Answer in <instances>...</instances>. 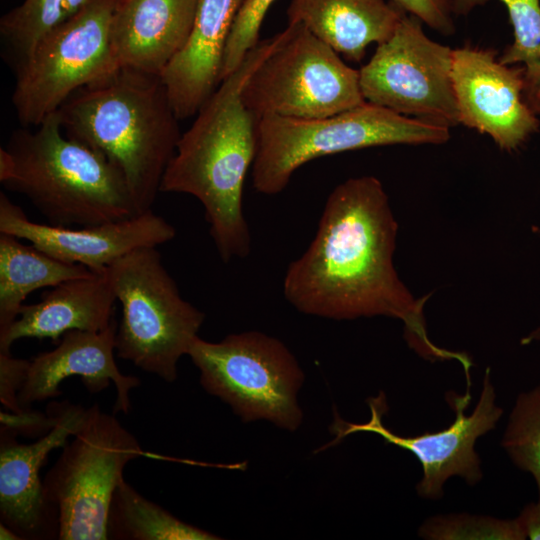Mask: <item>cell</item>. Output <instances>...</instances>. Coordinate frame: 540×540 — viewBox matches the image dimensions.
<instances>
[{
	"label": "cell",
	"instance_id": "obj_17",
	"mask_svg": "<svg viewBox=\"0 0 540 540\" xmlns=\"http://www.w3.org/2000/svg\"><path fill=\"white\" fill-rule=\"evenodd\" d=\"M197 0H119L110 41L120 67L161 75L187 43Z\"/></svg>",
	"mask_w": 540,
	"mask_h": 540
},
{
	"label": "cell",
	"instance_id": "obj_30",
	"mask_svg": "<svg viewBox=\"0 0 540 540\" xmlns=\"http://www.w3.org/2000/svg\"><path fill=\"white\" fill-rule=\"evenodd\" d=\"M518 520L524 529L526 538L540 540V502L527 504Z\"/></svg>",
	"mask_w": 540,
	"mask_h": 540
},
{
	"label": "cell",
	"instance_id": "obj_15",
	"mask_svg": "<svg viewBox=\"0 0 540 540\" xmlns=\"http://www.w3.org/2000/svg\"><path fill=\"white\" fill-rule=\"evenodd\" d=\"M48 409L54 415V425L32 443H18L16 434L1 428L0 518L21 539L57 538L40 469L52 450L63 447L79 431L88 410L69 401L52 402Z\"/></svg>",
	"mask_w": 540,
	"mask_h": 540
},
{
	"label": "cell",
	"instance_id": "obj_13",
	"mask_svg": "<svg viewBox=\"0 0 540 540\" xmlns=\"http://www.w3.org/2000/svg\"><path fill=\"white\" fill-rule=\"evenodd\" d=\"M452 78L460 123L488 134L503 150L520 147L540 125L524 100V70L491 50H453Z\"/></svg>",
	"mask_w": 540,
	"mask_h": 540
},
{
	"label": "cell",
	"instance_id": "obj_25",
	"mask_svg": "<svg viewBox=\"0 0 540 540\" xmlns=\"http://www.w3.org/2000/svg\"><path fill=\"white\" fill-rule=\"evenodd\" d=\"M501 445L518 468L532 475L540 502V384L517 397Z\"/></svg>",
	"mask_w": 540,
	"mask_h": 540
},
{
	"label": "cell",
	"instance_id": "obj_6",
	"mask_svg": "<svg viewBox=\"0 0 540 540\" xmlns=\"http://www.w3.org/2000/svg\"><path fill=\"white\" fill-rule=\"evenodd\" d=\"M105 272L122 308L118 357L174 382L177 363L198 337L205 314L181 296L156 247L131 251Z\"/></svg>",
	"mask_w": 540,
	"mask_h": 540
},
{
	"label": "cell",
	"instance_id": "obj_5",
	"mask_svg": "<svg viewBox=\"0 0 540 540\" xmlns=\"http://www.w3.org/2000/svg\"><path fill=\"white\" fill-rule=\"evenodd\" d=\"M449 138L448 126L369 102L323 118L267 116L257 122L252 185L261 194L275 195L298 168L322 156L375 146L442 144Z\"/></svg>",
	"mask_w": 540,
	"mask_h": 540
},
{
	"label": "cell",
	"instance_id": "obj_10",
	"mask_svg": "<svg viewBox=\"0 0 540 540\" xmlns=\"http://www.w3.org/2000/svg\"><path fill=\"white\" fill-rule=\"evenodd\" d=\"M118 1L87 0L14 71L12 103L22 127L38 126L75 91L120 68L110 41Z\"/></svg>",
	"mask_w": 540,
	"mask_h": 540
},
{
	"label": "cell",
	"instance_id": "obj_18",
	"mask_svg": "<svg viewBox=\"0 0 540 540\" xmlns=\"http://www.w3.org/2000/svg\"><path fill=\"white\" fill-rule=\"evenodd\" d=\"M243 0H197L183 49L161 77L179 120L197 114L221 82L223 55Z\"/></svg>",
	"mask_w": 540,
	"mask_h": 540
},
{
	"label": "cell",
	"instance_id": "obj_21",
	"mask_svg": "<svg viewBox=\"0 0 540 540\" xmlns=\"http://www.w3.org/2000/svg\"><path fill=\"white\" fill-rule=\"evenodd\" d=\"M96 272L56 259L32 244L0 233V337L17 319L26 297L44 287L92 276Z\"/></svg>",
	"mask_w": 540,
	"mask_h": 540
},
{
	"label": "cell",
	"instance_id": "obj_27",
	"mask_svg": "<svg viewBox=\"0 0 540 540\" xmlns=\"http://www.w3.org/2000/svg\"><path fill=\"white\" fill-rule=\"evenodd\" d=\"M275 0H243L231 28L222 61L221 81L234 72L259 40L264 17Z\"/></svg>",
	"mask_w": 540,
	"mask_h": 540
},
{
	"label": "cell",
	"instance_id": "obj_7",
	"mask_svg": "<svg viewBox=\"0 0 540 540\" xmlns=\"http://www.w3.org/2000/svg\"><path fill=\"white\" fill-rule=\"evenodd\" d=\"M143 455L135 438L97 404L43 480L44 498L60 540H106L114 493L125 466Z\"/></svg>",
	"mask_w": 540,
	"mask_h": 540
},
{
	"label": "cell",
	"instance_id": "obj_8",
	"mask_svg": "<svg viewBox=\"0 0 540 540\" xmlns=\"http://www.w3.org/2000/svg\"><path fill=\"white\" fill-rule=\"evenodd\" d=\"M187 355L200 371L202 387L243 422L265 419L289 431L300 426L297 394L304 374L277 338L257 331L230 334L220 342L198 336Z\"/></svg>",
	"mask_w": 540,
	"mask_h": 540
},
{
	"label": "cell",
	"instance_id": "obj_4",
	"mask_svg": "<svg viewBox=\"0 0 540 540\" xmlns=\"http://www.w3.org/2000/svg\"><path fill=\"white\" fill-rule=\"evenodd\" d=\"M0 182L27 197L55 226H93L139 213L122 172L66 136L55 113L15 130L0 149Z\"/></svg>",
	"mask_w": 540,
	"mask_h": 540
},
{
	"label": "cell",
	"instance_id": "obj_24",
	"mask_svg": "<svg viewBox=\"0 0 540 540\" xmlns=\"http://www.w3.org/2000/svg\"><path fill=\"white\" fill-rule=\"evenodd\" d=\"M87 0H24L0 20L5 60L15 71L37 43L58 25L76 14Z\"/></svg>",
	"mask_w": 540,
	"mask_h": 540
},
{
	"label": "cell",
	"instance_id": "obj_20",
	"mask_svg": "<svg viewBox=\"0 0 540 540\" xmlns=\"http://www.w3.org/2000/svg\"><path fill=\"white\" fill-rule=\"evenodd\" d=\"M405 14L386 0H292L287 9L288 25L302 24L352 62L388 40Z\"/></svg>",
	"mask_w": 540,
	"mask_h": 540
},
{
	"label": "cell",
	"instance_id": "obj_9",
	"mask_svg": "<svg viewBox=\"0 0 540 540\" xmlns=\"http://www.w3.org/2000/svg\"><path fill=\"white\" fill-rule=\"evenodd\" d=\"M242 100L257 121L323 118L366 102L359 70L302 24L283 30L280 43L248 78Z\"/></svg>",
	"mask_w": 540,
	"mask_h": 540
},
{
	"label": "cell",
	"instance_id": "obj_1",
	"mask_svg": "<svg viewBox=\"0 0 540 540\" xmlns=\"http://www.w3.org/2000/svg\"><path fill=\"white\" fill-rule=\"evenodd\" d=\"M398 224L382 183L374 176L345 180L329 194L316 234L287 268L283 294L299 312L333 320L387 316L400 319L405 338L428 359L470 360L428 337L424 305L393 264Z\"/></svg>",
	"mask_w": 540,
	"mask_h": 540
},
{
	"label": "cell",
	"instance_id": "obj_22",
	"mask_svg": "<svg viewBox=\"0 0 540 540\" xmlns=\"http://www.w3.org/2000/svg\"><path fill=\"white\" fill-rule=\"evenodd\" d=\"M109 539L215 540L220 537L187 524L146 499L124 479L118 485L108 517Z\"/></svg>",
	"mask_w": 540,
	"mask_h": 540
},
{
	"label": "cell",
	"instance_id": "obj_31",
	"mask_svg": "<svg viewBox=\"0 0 540 540\" xmlns=\"http://www.w3.org/2000/svg\"><path fill=\"white\" fill-rule=\"evenodd\" d=\"M0 539L1 540H7V539L19 540L21 539V537L16 532H14L10 527L6 526L3 523H0Z\"/></svg>",
	"mask_w": 540,
	"mask_h": 540
},
{
	"label": "cell",
	"instance_id": "obj_3",
	"mask_svg": "<svg viewBox=\"0 0 540 540\" xmlns=\"http://www.w3.org/2000/svg\"><path fill=\"white\" fill-rule=\"evenodd\" d=\"M56 114L66 136L122 172L139 213L152 210L182 135L161 75L120 67L75 91Z\"/></svg>",
	"mask_w": 540,
	"mask_h": 540
},
{
	"label": "cell",
	"instance_id": "obj_11",
	"mask_svg": "<svg viewBox=\"0 0 540 540\" xmlns=\"http://www.w3.org/2000/svg\"><path fill=\"white\" fill-rule=\"evenodd\" d=\"M422 21L406 13L359 70L366 102L445 126L460 123L455 95L453 50L430 39Z\"/></svg>",
	"mask_w": 540,
	"mask_h": 540
},
{
	"label": "cell",
	"instance_id": "obj_14",
	"mask_svg": "<svg viewBox=\"0 0 540 540\" xmlns=\"http://www.w3.org/2000/svg\"><path fill=\"white\" fill-rule=\"evenodd\" d=\"M0 233L27 240L61 261L102 273L131 251L173 240L176 229L152 210L119 221L79 228L41 224L31 221L22 208L0 192Z\"/></svg>",
	"mask_w": 540,
	"mask_h": 540
},
{
	"label": "cell",
	"instance_id": "obj_2",
	"mask_svg": "<svg viewBox=\"0 0 540 540\" xmlns=\"http://www.w3.org/2000/svg\"><path fill=\"white\" fill-rule=\"evenodd\" d=\"M283 38L260 40L225 77L182 133L163 175L160 192L189 194L200 201L223 262L246 257L251 234L243 212V189L257 151V120L244 105L243 88Z\"/></svg>",
	"mask_w": 540,
	"mask_h": 540
},
{
	"label": "cell",
	"instance_id": "obj_32",
	"mask_svg": "<svg viewBox=\"0 0 540 540\" xmlns=\"http://www.w3.org/2000/svg\"><path fill=\"white\" fill-rule=\"evenodd\" d=\"M534 338H540V329L535 333L533 334Z\"/></svg>",
	"mask_w": 540,
	"mask_h": 540
},
{
	"label": "cell",
	"instance_id": "obj_26",
	"mask_svg": "<svg viewBox=\"0 0 540 540\" xmlns=\"http://www.w3.org/2000/svg\"><path fill=\"white\" fill-rule=\"evenodd\" d=\"M419 535L431 540L526 539L518 518L498 519L467 513L433 516L419 528Z\"/></svg>",
	"mask_w": 540,
	"mask_h": 540
},
{
	"label": "cell",
	"instance_id": "obj_29",
	"mask_svg": "<svg viewBox=\"0 0 540 540\" xmlns=\"http://www.w3.org/2000/svg\"><path fill=\"white\" fill-rule=\"evenodd\" d=\"M406 13L444 35L455 31L452 0H391Z\"/></svg>",
	"mask_w": 540,
	"mask_h": 540
},
{
	"label": "cell",
	"instance_id": "obj_16",
	"mask_svg": "<svg viewBox=\"0 0 540 540\" xmlns=\"http://www.w3.org/2000/svg\"><path fill=\"white\" fill-rule=\"evenodd\" d=\"M115 320L98 332L72 330L66 332L58 346L30 361L26 380L18 400L24 410L34 402L60 396V384L71 376H79L90 393H99L111 382L116 388L113 412L128 413L129 392L140 385L134 376L124 375L115 362Z\"/></svg>",
	"mask_w": 540,
	"mask_h": 540
},
{
	"label": "cell",
	"instance_id": "obj_19",
	"mask_svg": "<svg viewBox=\"0 0 540 540\" xmlns=\"http://www.w3.org/2000/svg\"><path fill=\"white\" fill-rule=\"evenodd\" d=\"M106 272L72 279L54 287L34 304H23L17 319L0 337V352L10 353L22 338L54 341L72 330L98 332L113 322L116 301Z\"/></svg>",
	"mask_w": 540,
	"mask_h": 540
},
{
	"label": "cell",
	"instance_id": "obj_23",
	"mask_svg": "<svg viewBox=\"0 0 540 540\" xmlns=\"http://www.w3.org/2000/svg\"><path fill=\"white\" fill-rule=\"evenodd\" d=\"M488 0H452L453 13L466 15ZM513 27L514 42L499 58L506 65L521 64L524 100L540 115V0H500Z\"/></svg>",
	"mask_w": 540,
	"mask_h": 540
},
{
	"label": "cell",
	"instance_id": "obj_12",
	"mask_svg": "<svg viewBox=\"0 0 540 540\" xmlns=\"http://www.w3.org/2000/svg\"><path fill=\"white\" fill-rule=\"evenodd\" d=\"M486 369L483 388L473 412L465 414L471 400L469 389L465 395L446 393V401L455 411L454 421L447 428L434 433L402 436L388 429L382 422L387 411L383 392L367 400L371 415L365 423H349L335 414L330 431L335 434L329 447L355 432H372L386 443L410 451L420 462L423 476L416 489L419 496L438 499L443 496V485L452 476H460L469 485L482 479L481 461L474 446L476 440L496 427L503 410L496 405V394Z\"/></svg>",
	"mask_w": 540,
	"mask_h": 540
},
{
	"label": "cell",
	"instance_id": "obj_28",
	"mask_svg": "<svg viewBox=\"0 0 540 540\" xmlns=\"http://www.w3.org/2000/svg\"><path fill=\"white\" fill-rule=\"evenodd\" d=\"M29 365V360L0 352V401L11 413L26 411L19 403L18 394L26 380Z\"/></svg>",
	"mask_w": 540,
	"mask_h": 540
}]
</instances>
